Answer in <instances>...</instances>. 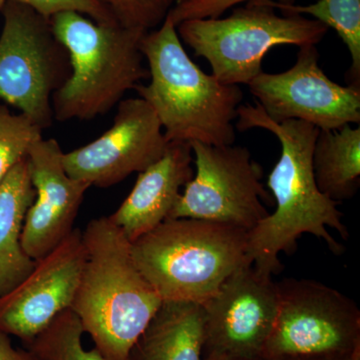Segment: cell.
Wrapping results in <instances>:
<instances>
[{"instance_id": "cell-23", "label": "cell", "mask_w": 360, "mask_h": 360, "mask_svg": "<svg viewBox=\"0 0 360 360\" xmlns=\"http://www.w3.org/2000/svg\"><path fill=\"white\" fill-rule=\"evenodd\" d=\"M30 7L40 15L51 20L63 13H77L103 25H118L110 11L97 0H11Z\"/></svg>"}, {"instance_id": "cell-19", "label": "cell", "mask_w": 360, "mask_h": 360, "mask_svg": "<svg viewBox=\"0 0 360 360\" xmlns=\"http://www.w3.org/2000/svg\"><path fill=\"white\" fill-rule=\"evenodd\" d=\"M266 2L283 14H309L328 30H335L352 56L347 84L360 87V0H319L309 6L281 4L276 0Z\"/></svg>"}, {"instance_id": "cell-8", "label": "cell", "mask_w": 360, "mask_h": 360, "mask_svg": "<svg viewBox=\"0 0 360 360\" xmlns=\"http://www.w3.org/2000/svg\"><path fill=\"white\" fill-rule=\"evenodd\" d=\"M0 101L42 130L53 122L52 96L70 75L68 52L51 20L30 7L7 0L1 9Z\"/></svg>"}, {"instance_id": "cell-17", "label": "cell", "mask_w": 360, "mask_h": 360, "mask_svg": "<svg viewBox=\"0 0 360 360\" xmlns=\"http://www.w3.org/2000/svg\"><path fill=\"white\" fill-rule=\"evenodd\" d=\"M34 198L27 156L0 182V298L14 290L37 264L21 245L23 222Z\"/></svg>"}, {"instance_id": "cell-20", "label": "cell", "mask_w": 360, "mask_h": 360, "mask_svg": "<svg viewBox=\"0 0 360 360\" xmlns=\"http://www.w3.org/2000/svg\"><path fill=\"white\" fill-rule=\"evenodd\" d=\"M84 330L72 310L58 315L44 331L25 343L37 360H108L96 347L82 345Z\"/></svg>"}, {"instance_id": "cell-16", "label": "cell", "mask_w": 360, "mask_h": 360, "mask_svg": "<svg viewBox=\"0 0 360 360\" xmlns=\"http://www.w3.org/2000/svg\"><path fill=\"white\" fill-rule=\"evenodd\" d=\"M203 342L202 305L163 302L127 360H202Z\"/></svg>"}, {"instance_id": "cell-25", "label": "cell", "mask_w": 360, "mask_h": 360, "mask_svg": "<svg viewBox=\"0 0 360 360\" xmlns=\"http://www.w3.org/2000/svg\"><path fill=\"white\" fill-rule=\"evenodd\" d=\"M0 360H37L27 349L13 347L11 336L0 331Z\"/></svg>"}, {"instance_id": "cell-10", "label": "cell", "mask_w": 360, "mask_h": 360, "mask_svg": "<svg viewBox=\"0 0 360 360\" xmlns=\"http://www.w3.org/2000/svg\"><path fill=\"white\" fill-rule=\"evenodd\" d=\"M316 45L300 47L295 65L281 73H262L248 84L270 120H302L319 130L359 124L360 87L333 82L319 66Z\"/></svg>"}, {"instance_id": "cell-27", "label": "cell", "mask_w": 360, "mask_h": 360, "mask_svg": "<svg viewBox=\"0 0 360 360\" xmlns=\"http://www.w3.org/2000/svg\"><path fill=\"white\" fill-rule=\"evenodd\" d=\"M193 1V0H174V6L175 4H184V2Z\"/></svg>"}, {"instance_id": "cell-21", "label": "cell", "mask_w": 360, "mask_h": 360, "mask_svg": "<svg viewBox=\"0 0 360 360\" xmlns=\"http://www.w3.org/2000/svg\"><path fill=\"white\" fill-rule=\"evenodd\" d=\"M44 130L22 113L0 104V182L42 137Z\"/></svg>"}, {"instance_id": "cell-14", "label": "cell", "mask_w": 360, "mask_h": 360, "mask_svg": "<svg viewBox=\"0 0 360 360\" xmlns=\"http://www.w3.org/2000/svg\"><path fill=\"white\" fill-rule=\"evenodd\" d=\"M63 153L53 139H40L28 153L35 198L25 215L21 245L37 262L75 231L73 224L90 187L68 174Z\"/></svg>"}, {"instance_id": "cell-6", "label": "cell", "mask_w": 360, "mask_h": 360, "mask_svg": "<svg viewBox=\"0 0 360 360\" xmlns=\"http://www.w3.org/2000/svg\"><path fill=\"white\" fill-rule=\"evenodd\" d=\"M182 41L210 63L224 84H250L262 72V60L278 45H316L328 26L300 14L278 15L266 0H250L227 18H193L176 25Z\"/></svg>"}, {"instance_id": "cell-12", "label": "cell", "mask_w": 360, "mask_h": 360, "mask_svg": "<svg viewBox=\"0 0 360 360\" xmlns=\"http://www.w3.org/2000/svg\"><path fill=\"white\" fill-rule=\"evenodd\" d=\"M168 143L155 110L144 99L134 97L118 103L108 131L63 153V165L72 179L106 188L150 167L165 155Z\"/></svg>"}, {"instance_id": "cell-15", "label": "cell", "mask_w": 360, "mask_h": 360, "mask_svg": "<svg viewBox=\"0 0 360 360\" xmlns=\"http://www.w3.org/2000/svg\"><path fill=\"white\" fill-rule=\"evenodd\" d=\"M193 150L186 142H169L160 160L139 172L134 188L110 219L130 243L168 219L180 188L193 179Z\"/></svg>"}, {"instance_id": "cell-13", "label": "cell", "mask_w": 360, "mask_h": 360, "mask_svg": "<svg viewBox=\"0 0 360 360\" xmlns=\"http://www.w3.org/2000/svg\"><path fill=\"white\" fill-rule=\"evenodd\" d=\"M86 259L82 232H71L14 290L0 298V331L30 342L70 309Z\"/></svg>"}, {"instance_id": "cell-4", "label": "cell", "mask_w": 360, "mask_h": 360, "mask_svg": "<svg viewBox=\"0 0 360 360\" xmlns=\"http://www.w3.org/2000/svg\"><path fill=\"white\" fill-rule=\"evenodd\" d=\"M49 20L70 61V77L52 96L54 120L105 115L149 78L139 47L146 32L96 22L77 13H58Z\"/></svg>"}, {"instance_id": "cell-18", "label": "cell", "mask_w": 360, "mask_h": 360, "mask_svg": "<svg viewBox=\"0 0 360 360\" xmlns=\"http://www.w3.org/2000/svg\"><path fill=\"white\" fill-rule=\"evenodd\" d=\"M315 182L340 203L354 198L360 186V127L319 130L312 153Z\"/></svg>"}, {"instance_id": "cell-26", "label": "cell", "mask_w": 360, "mask_h": 360, "mask_svg": "<svg viewBox=\"0 0 360 360\" xmlns=\"http://www.w3.org/2000/svg\"><path fill=\"white\" fill-rule=\"evenodd\" d=\"M298 360H360V354H355L354 356L347 357V359H298Z\"/></svg>"}, {"instance_id": "cell-1", "label": "cell", "mask_w": 360, "mask_h": 360, "mask_svg": "<svg viewBox=\"0 0 360 360\" xmlns=\"http://www.w3.org/2000/svg\"><path fill=\"white\" fill-rule=\"evenodd\" d=\"M236 129L269 130L281 142V155L270 172L267 187L274 196L276 210L248 231L246 259L264 276H272L283 269L279 255H293L303 234L326 241L329 250L340 255L345 246L338 243L328 227L349 236L342 213L335 202L319 191L312 168V153L319 129L302 120H270L257 103L240 104Z\"/></svg>"}, {"instance_id": "cell-22", "label": "cell", "mask_w": 360, "mask_h": 360, "mask_svg": "<svg viewBox=\"0 0 360 360\" xmlns=\"http://www.w3.org/2000/svg\"><path fill=\"white\" fill-rule=\"evenodd\" d=\"M115 16L118 25L150 32L167 18L174 0H97Z\"/></svg>"}, {"instance_id": "cell-5", "label": "cell", "mask_w": 360, "mask_h": 360, "mask_svg": "<svg viewBox=\"0 0 360 360\" xmlns=\"http://www.w3.org/2000/svg\"><path fill=\"white\" fill-rule=\"evenodd\" d=\"M248 231L205 220L169 219L131 243L132 257L162 302L203 305L248 266Z\"/></svg>"}, {"instance_id": "cell-28", "label": "cell", "mask_w": 360, "mask_h": 360, "mask_svg": "<svg viewBox=\"0 0 360 360\" xmlns=\"http://www.w3.org/2000/svg\"><path fill=\"white\" fill-rule=\"evenodd\" d=\"M203 360H262V359H203Z\"/></svg>"}, {"instance_id": "cell-3", "label": "cell", "mask_w": 360, "mask_h": 360, "mask_svg": "<svg viewBox=\"0 0 360 360\" xmlns=\"http://www.w3.org/2000/svg\"><path fill=\"white\" fill-rule=\"evenodd\" d=\"M139 47L150 82L135 90L155 110L167 141L234 144L233 122L243 101L240 87L203 72L186 53L168 16L142 37Z\"/></svg>"}, {"instance_id": "cell-11", "label": "cell", "mask_w": 360, "mask_h": 360, "mask_svg": "<svg viewBox=\"0 0 360 360\" xmlns=\"http://www.w3.org/2000/svg\"><path fill=\"white\" fill-rule=\"evenodd\" d=\"M202 307V360L262 359L278 307V288L272 276L252 265L241 267Z\"/></svg>"}, {"instance_id": "cell-2", "label": "cell", "mask_w": 360, "mask_h": 360, "mask_svg": "<svg viewBox=\"0 0 360 360\" xmlns=\"http://www.w3.org/2000/svg\"><path fill=\"white\" fill-rule=\"evenodd\" d=\"M86 259L70 309L108 360H127L130 348L162 304L135 264L131 243L108 217L82 232Z\"/></svg>"}, {"instance_id": "cell-29", "label": "cell", "mask_w": 360, "mask_h": 360, "mask_svg": "<svg viewBox=\"0 0 360 360\" xmlns=\"http://www.w3.org/2000/svg\"><path fill=\"white\" fill-rule=\"evenodd\" d=\"M7 0H0V11H1L2 7L4 6V4H6V2Z\"/></svg>"}, {"instance_id": "cell-7", "label": "cell", "mask_w": 360, "mask_h": 360, "mask_svg": "<svg viewBox=\"0 0 360 360\" xmlns=\"http://www.w3.org/2000/svg\"><path fill=\"white\" fill-rule=\"evenodd\" d=\"M278 307L262 360L338 359L360 354V310L347 295L309 279L277 283Z\"/></svg>"}, {"instance_id": "cell-9", "label": "cell", "mask_w": 360, "mask_h": 360, "mask_svg": "<svg viewBox=\"0 0 360 360\" xmlns=\"http://www.w3.org/2000/svg\"><path fill=\"white\" fill-rule=\"evenodd\" d=\"M195 174L184 186L169 219L205 220L250 231L269 214L271 195L264 169L243 146L191 142Z\"/></svg>"}, {"instance_id": "cell-24", "label": "cell", "mask_w": 360, "mask_h": 360, "mask_svg": "<svg viewBox=\"0 0 360 360\" xmlns=\"http://www.w3.org/2000/svg\"><path fill=\"white\" fill-rule=\"evenodd\" d=\"M250 0H193L184 4H175L167 14L175 25L181 21L193 18H220L232 7L245 4ZM281 4H292L295 0H279Z\"/></svg>"}]
</instances>
